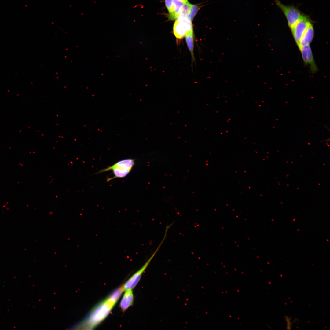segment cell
I'll use <instances>...</instances> for the list:
<instances>
[{
  "label": "cell",
  "instance_id": "obj_4",
  "mask_svg": "<svg viewBox=\"0 0 330 330\" xmlns=\"http://www.w3.org/2000/svg\"><path fill=\"white\" fill-rule=\"evenodd\" d=\"M173 30L177 39H182L188 33L193 31L191 21L187 17L180 15L174 24Z\"/></svg>",
  "mask_w": 330,
  "mask_h": 330
},
{
  "label": "cell",
  "instance_id": "obj_7",
  "mask_svg": "<svg viewBox=\"0 0 330 330\" xmlns=\"http://www.w3.org/2000/svg\"><path fill=\"white\" fill-rule=\"evenodd\" d=\"M305 63L310 66L311 71L315 72L318 70V68L315 62L312 50L310 45L303 46L299 49Z\"/></svg>",
  "mask_w": 330,
  "mask_h": 330
},
{
  "label": "cell",
  "instance_id": "obj_12",
  "mask_svg": "<svg viewBox=\"0 0 330 330\" xmlns=\"http://www.w3.org/2000/svg\"><path fill=\"white\" fill-rule=\"evenodd\" d=\"M185 40L187 45L190 51L192 56V61L194 60V38L193 31H192L188 33L185 36Z\"/></svg>",
  "mask_w": 330,
  "mask_h": 330
},
{
  "label": "cell",
  "instance_id": "obj_2",
  "mask_svg": "<svg viewBox=\"0 0 330 330\" xmlns=\"http://www.w3.org/2000/svg\"><path fill=\"white\" fill-rule=\"evenodd\" d=\"M133 166V163L130 159H127L119 161L112 166L102 169L97 173H100L110 170H112L114 176L108 178L109 181L116 178H122L127 176L130 172Z\"/></svg>",
  "mask_w": 330,
  "mask_h": 330
},
{
  "label": "cell",
  "instance_id": "obj_3",
  "mask_svg": "<svg viewBox=\"0 0 330 330\" xmlns=\"http://www.w3.org/2000/svg\"><path fill=\"white\" fill-rule=\"evenodd\" d=\"M277 6L284 14L291 29L302 17L303 13L293 5H285L279 0H274Z\"/></svg>",
  "mask_w": 330,
  "mask_h": 330
},
{
  "label": "cell",
  "instance_id": "obj_11",
  "mask_svg": "<svg viewBox=\"0 0 330 330\" xmlns=\"http://www.w3.org/2000/svg\"><path fill=\"white\" fill-rule=\"evenodd\" d=\"M124 291L123 286L119 287L113 291L107 298L115 305Z\"/></svg>",
  "mask_w": 330,
  "mask_h": 330
},
{
  "label": "cell",
  "instance_id": "obj_10",
  "mask_svg": "<svg viewBox=\"0 0 330 330\" xmlns=\"http://www.w3.org/2000/svg\"><path fill=\"white\" fill-rule=\"evenodd\" d=\"M180 0H173V8L172 11L169 13L168 18L171 20H176L180 15V11L181 7L184 3Z\"/></svg>",
  "mask_w": 330,
  "mask_h": 330
},
{
  "label": "cell",
  "instance_id": "obj_1",
  "mask_svg": "<svg viewBox=\"0 0 330 330\" xmlns=\"http://www.w3.org/2000/svg\"><path fill=\"white\" fill-rule=\"evenodd\" d=\"M115 305L106 298L93 308L86 317L77 327L93 329L105 319Z\"/></svg>",
  "mask_w": 330,
  "mask_h": 330
},
{
  "label": "cell",
  "instance_id": "obj_15",
  "mask_svg": "<svg viewBox=\"0 0 330 330\" xmlns=\"http://www.w3.org/2000/svg\"><path fill=\"white\" fill-rule=\"evenodd\" d=\"M165 5L169 11V13H171L173 10V0H165Z\"/></svg>",
  "mask_w": 330,
  "mask_h": 330
},
{
  "label": "cell",
  "instance_id": "obj_16",
  "mask_svg": "<svg viewBox=\"0 0 330 330\" xmlns=\"http://www.w3.org/2000/svg\"><path fill=\"white\" fill-rule=\"evenodd\" d=\"M285 320L287 323V328L288 329H290L291 328L292 325L291 322V318L288 317H286Z\"/></svg>",
  "mask_w": 330,
  "mask_h": 330
},
{
  "label": "cell",
  "instance_id": "obj_13",
  "mask_svg": "<svg viewBox=\"0 0 330 330\" xmlns=\"http://www.w3.org/2000/svg\"><path fill=\"white\" fill-rule=\"evenodd\" d=\"M191 4L187 2L184 4L181 8L180 15L188 17L191 9Z\"/></svg>",
  "mask_w": 330,
  "mask_h": 330
},
{
  "label": "cell",
  "instance_id": "obj_14",
  "mask_svg": "<svg viewBox=\"0 0 330 330\" xmlns=\"http://www.w3.org/2000/svg\"><path fill=\"white\" fill-rule=\"evenodd\" d=\"M202 6H199L198 5L191 4L190 12L188 17L191 21H192L193 20L200 8Z\"/></svg>",
  "mask_w": 330,
  "mask_h": 330
},
{
  "label": "cell",
  "instance_id": "obj_6",
  "mask_svg": "<svg viewBox=\"0 0 330 330\" xmlns=\"http://www.w3.org/2000/svg\"><path fill=\"white\" fill-rule=\"evenodd\" d=\"M312 22L310 18L303 13L302 17L290 29L297 46L309 24Z\"/></svg>",
  "mask_w": 330,
  "mask_h": 330
},
{
  "label": "cell",
  "instance_id": "obj_17",
  "mask_svg": "<svg viewBox=\"0 0 330 330\" xmlns=\"http://www.w3.org/2000/svg\"><path fill=\"white\" fill-rule=\"evenodd\" d=\"M180 0L182 1L183 2H185V3H186V2H188V1L187 0Z\"/></svg>",
  "mask_w": 330,
  "mask_h": 330
},
{
  "label": "cell",
  "instance_id": "obj_5",
  "mask_svg": "<svg viewBox=\"0 0 330 330\" xmlns=\"http://www.w3.org/2000/svg\"><path fill=\"white\" fill-rule=\"evenodd\" d=\"M166 237V235H164L161 242L150 258L142 267L133 274L123 285L124 291L132 289L136 286L139 281L142 274L147 267L153 258L157 253L161 246L165 240Z\"/></svg>",
  "mask_w": 330,
  "mask_h": 330
},
{
  "label": "cell",
  "instance_id": "obj_8",
  "mask_svg": "<svg viewBox=\"0 0 330 330\" xmlns=\"http://www.w3.org/2000/svg\"><path fill=\"white\" fill-rule=\"evenodd\" d=\"M314 35V30L312 22L309 24L306 30L301 38L299 45V49L301 47L310 45L312 41Z\"/></svg>",
  "mask_w": 330,
  "mask_h": 330
},
{
  "label": "cell",
  "instance_id": "obj_9",
  "mask_svg": "<svg viewBox=\"0 0 330 330\" xmlns=\"http://www.w3.org/2000/svg\"><path fill=\"white\" fill-rule=\"evenodd\" d=\"M134 295L132 289L126 290L121 301L120 306L122 310L124 311L133 305Z\"/></svg>",
  "mask_w": 330,
  "mask_h": 330
}]
</instances>
